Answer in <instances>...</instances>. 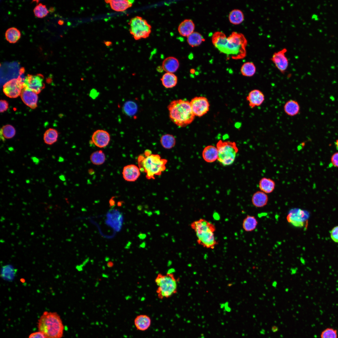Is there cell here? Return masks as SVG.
<instances>
[{
    "mask_svg": "<svg viewBox=\"0 0 338 338\" xmlns=\"http://www.w3.org/2000/svg\"><path fill=\"white\" fill-rule=\"evenodd\" d=\"M195 27V24L192 20L185 19L179 26L178 31L181 35L187 37L194 32Z\"/></svg>",
    "mask_w": 338,
    "mask_h": 338,
    "instance_id": "23",
    "label": "cell"
},
{
    "mask_svg": "<svg viewBox=\"0 0 338 338\" xmlns=\"http://www.w3.org/2000/svg\"><path fill=\"white\" fill-rule=\"evenodd\" d=\"M320 338H338L337 330L332 328H327L321 332Z\"/></svg>",
    "mask_w": 338,
    "mask_h": 338,
    "instance_id": "38",
    "label": "cell"
},
{
    "mask_svg": "<svg viewBox=\"0 0 338 338\" xmlns=\"http://www.w3.org/2000/svg\"><path fill=\"white\" fill-rule=\"evenodd\" d=\"M331 162L334 166L338 167V152H335L332 155Z\"/></svg>",
    "mask_w": 338,
    "mask_h": 338,
    "instance_id": "40",
    "label": "cell"
},
{
    "mask_svg": "<svg viewBox=\"0 0 338 338\" xmlns=\"http://www.w3.org/2000/svg\"><path fill=\"white\" fill-rule=\"evenodd\" d=\"M160 141L163 147L166 149H170L174 147L176 142L175 137L170 134H166L162 136Z\"/></svg>",
    "mask_w": 338,
    "mask_h": 338,
    "instance_id": "33",
    "label": "cell"
},
{
    "mask_svg": "<svg viewBox=\"0 0 338 338\" xmlns=\"http://www.w3.org/2000/svg\"><path fill=\"white\" fill-rule=\"evenodd\" d=\"M15 134L16 130L14 127L10 125H4L0 129V138L3 141H5L6 139L13 138Z\"/></svg>",
    "mask_w": 338,
    "mask_h": 338,
    "instance_id": "31",
    "label": "cell"
},
{
    "mask_svg": "<svg viewBox=\"0 0 338 338\" xmlns=\"http://www.w3.org/2000/svg\"><path fill=\"white\" fill-rule=\"evenodd\" d=\"M212 41L215 47L228 58L238 60L246 56L247 41L242 33L233 32L227 37L223 32L217 31L213 34Z\"/></svg>",
    "mask_w": 338,
    "mask_h": 338,
    "instance_id": "1",
    "label": "cell"
},
{
    "mask_svg": "<svg viewBox=\"0 0 338 338\" xmlns=\"http://www.w3.org/2000/svg\"><path fill=\"white\" fill-rule=\"evenodd\" d=\"M24 88L37 94L44 88V77L40 74L35 75L28 74L23 80Z\"/></svg>",
    "mask_w": 338,
    "mask_h": 338,
    "instance_id": "10",
    "label": "cell"
},
{
    "mask_svg": "<svg viewBox=\"0 0 338 338\" xmlns=\"http://www.w3.org/2000/svg\"><path fill=\"white\" fill-rule=\"evenodd\" d=\"M28 338H45L44 334L41 332H36L31 333Z\"/></svg>",
    "mask_w": 338,
    "mask_h": 338,
    "instance_id": "42",
    "label": "cell"
},
{
    "mask_svg": "<svg viewBox=\"0 0 338 338\" xmlns=\"http://www.w3.org/2000/svg\"><path fill=\"white\" fill-rule=\"evenodd\" d=\"M240 72L242 74L246 77H252L256 73V68L253 62H247L244 63L242 66Z\"/></svg>",
    "mask_w": 338,
    "mask_h": 338,
    "instance_id": "30",
    "label": "cell"
},
{
    "mask_svg": "<svg viewBox=\"0 0 338 338\" xmlns=\"http://www.w3.org/2000/svg\"><path fill=\"white\" fill-rule=\"evenodd\" d=\"M137 105L132 101H127L123 107V112L129 116H132L135 115L137 111Z\"/></svg>",
    "mask_w": 338,
    "mask_h": 338,
    "instance_id": "36",
    "label": "cell"
},
{
    "mask_svg": "<svg viewBox=\"0 0 338 338\" xmlns=\"http://www.w3.org/2000/svg\"><path fill=\"white\" fill-rule=\"evenodd\" d=\"M278 327L275 326H273L272 328V330L273 332H275L278 330Z\"/></svg>",
    "mask_w": 338,
    "mask_h": 338,
    "instance_id": "45",
    "label": "cell"
},
{
    "mask_svg": "<svg viewBox=\"0 0 338 338\" xmlns=\"http://www.w3.org/2000/svg\"><path fill=\"white\" fill-rule=\"evenodd\" d=\"M277 285V282L276 281H274L272 283V286L274 288H276Z\"/></svg>",
    "mask_w": 338,
    "mask_h": 338,
    "instance_id": "46",
    "label": "cell"
},
{
    "mask_svg": "<svg viewBox=\"0 0 338 338\" xmlns=\"http://www.w3.org/2000/svg\"><path fill=\"white\" fill-rule=\"evenodd\" d=\"M113 265V263L112 262L110 261L107 263V266L108 267H111Z\"/></svg>",
    "mask_w": 338,
    "mask_h": 338,
    "instance_id": "47",
    "label": "cell"
},
{
    "mask_svg": "<svg viewBox=\"0 0 338 338\" xmlns=\"http://www.w3.org/2000/svg\"><path fill=\"white\" fill-rule=\"evenodd\" d=\"M269 197L267 194L261 191L255 192L252 195L251 202L256 207L260 208L265 206L268 203Z\"/></svg>",
    "mask_w": 338,
    "mask_h": 338,
    "instance_id": "20",
    "label": "cell"
},
{
    "mask_svg": "<svg viewBox=\"0 0 338 338\" xmlns=\"http://www.w3.org/2000/svg\"><path fill=\"white\" fill-rule=\"evenodd\" d=\"M218 152V161L223 166L232 165L234 162L238 149L234 141L219 140L216 146Z\"/></svg>",
    "mask_w": 338,
    "mask_h": 338,
    "instance_id": "7",
    "label": "cell"
},
{
    "mask_svg": "<svg viewBox=\"0 0 338 338\" xmlns=\"http://www.w3.org/2000/svg\"><path fill=\"white\" fill-rule=\"evenodd\" d=\"M298 268L297 267L291 268L290 269V273L291 275L295 274L297 272Z\"/></svg>",
    "mask_w": 338,
    "mask_h": 338,
    "instance_id": "44",
    "label": "cell"
},
{
    "mask_svg": "<svg viewBox=\"0 0 338 338\" xmlns=\"http://www.w3.org/2000/svg\"><path fill=\"white\" fill-rule=\"evenodd\" d=\"M137 162L140 171L146 173V179L150 180L155 179V176L161 175L165 170L167 160L147 150L139 156Z\"/></svg>",
    "mask_w": 338,
    "mask_h": 338,
    "instance_id": "2",
    "label": "cell"
},
{
    "mask_svg": "<svg viewBox=\"0 0 338 338\" xmlns=\"http://www.w3.org/2000/svg\"><path fill=\"white\" fill-rule=\"evenodd\" d=\"M109 133L103 130H97L93 134L91 140L96 146L102 148L106 147L110 141Z\"/></svg>",
    "mask_w": 338,
    "mask_h": 338,
    "instance_id": "13",
    "label": "cell"
},
{
    "mask_svg": "<svg viewBox=\"0 0 338 338\" xmlns=\"http://www.w3.org/2000/svg\"><path fill=\"white\" fill-rule=\"evenodd\" d=\"M38 327L45 338H61L64 326L59 315L55 312H44L38 320Z\"/></svg>",
    "mask_w": 338,
    "mask_h": 338,
    "instance_id": "4",
    "label": "cell"
},
{
    "mask_svg": "<svg viewBox=\"0 0 338 338\" xmlns=\"http://www.w3.org/2000/svg\"><path fill=\"white\" fill-rule=\"evenodd\" d=\"M163 86L167 88H172L176 85L177 82V78L173 73H166L161 79Z\"/></svg>",
    "mask_w": 338,
    "mask_h": 338,
    "instance_id": "26",
    "label": "cell"
},
{
    "mask_svg": "<svg viewBox=\"0 0 338 338\" xmlns=\"http://www.w3.org/2000/svg\"><path fill=\"white\" fill-rule=\"evenodd\" d=\"M275 186V181L269 177H263L259 181V187L260 191L267 194L272 192L274 190Z\"/></svg>",
    "mask_w": 338,
    "mask_h": 338,
    "instance_id": "22",
    "label": "cell"
},
{
    "mask_svg": "<svg viewBox=\"0 0 338 338\" xmlns=\"http://www.w3.org/2000/svg\"><path fill=\"white\" fill-rule=\"evenodd\" d=\"M134 323L137 330L144 331L150 327L151 320L150 317L147 315H140L135 318Z\"/></svg>",
    "mask_w": 338,
    "mask_h": 338,
    "instance_id": "21",
    "label": "cell"
},
{
    "mask_svg": "<svg viewBox=\"0 0 338 338\" xmlns=\"http://www.w3.org/2000/svg\"><path fill=\"white\" fill-rule=\"evenodd\" d=\"M335 144L336 147L338 148V139L336 141Z\"/></svg>",
    "mask_w": 338,
    "mask_h": 338,
    "instance_id": "48",
    "label": "cell"
},
{
    "mask_svg": "<svg viewBox=\"0 0 338 338\" xmlns=\"http://www.w3.org/2000/svg\"><path fill=\"white\" fill-rule=\"evenodd\" d=\"M286 48L274 53L270 59L276 67L283 74L286 72L289 66V60L285 55Z\"/></svg>",
    "mask_w": 338,
    "mask_h": 338,
    "instance_id": "12",
    "label": "cell"
},
{
    "mask_svg": "<svg viewBox=\"0 0 338 338\" xmlns=\"http://www.w3.org/2000/svg\"><path fill=\"white\" fill-rule=\"evenodd\" d=\"M204 40L203 37L197 32H194L187 37V43L192 47L200 45Z\"/></svg>",
    "mask_w": 338,
    "mask_h": 338,
    "instance_id": "34",
    "label": "cell"
},
{
    "mask_svg": "<svg viewBox=\"0 0 338 338\" xmlns=\"http://www.w3.org/2000/svg\"><path fill=\"white\" fill-rule=\"evenodd\" d=\"M179 66L178 60L176 58L170 57L167 58L163 61L162 67L166 73H173L178 69Z\"/></svg>",
    "mask_w": 338,
    "mask_h": 338,
    "instance_id": "24",
    "label": "cell"
},
{
    "mask_svg": "<svg viewBox=\"0 0 338 338\" xmlns=\"http://www.w3.org/2000/svg\"><path fill=\"white\" fill-rule=\"evenodd\" d=\"M138 166L134 164L125 166L123 168L122 174L124 179L128 182L136 181L140 177L141 172Z\"/></svg>",
    "mask_w": 338,
    "mask_h": 338,
    "instance_id": "16",
    "label": "cell"
},
{
    "mask_svg": "<svg viewBox=\"0 0 338 338\" xmlns=\"http://www.w3.org/2000/svg\"><path fill=\"white\" fill-rule=\"evenodd\" d=\"M169 116L171 121L177 126L184 127L191 124L195 116L190 102L179 99L171 101L168 106Z\"/></svg>",
    "mask_w": 338,
    "mask_h": 338,
    "instance_id": "3",
    "label": "cell"
},
{
    "mask_svg": "<svg viewBox=\"0 0 338 338\" xmlns=\"http://www.w3.org/2000/svg\"><path fill=\"white\" fill-rule=\"evenodd\" d=\"M258 224V222L255 217L247 215L243 220L242 227L246 232H252L256 228Z\"/></svg>",
    "mask_w": 338,
    "mask_h": 338,
    "instance_id": "27",
    "label": "cell"
},
{
    "mask_svg": "<svg viewBox=\"0 0 338 338\" xmlns=\"http://www.w3.org/2000/svg\"><path fill=\"white\" fill-rule=\"evenodd\" d=\"M229 20L230 23L234 25L241 23L244 20V16L240 10L235 9L232 10L229 13Z\"/></svg>",
    "mask_w": 338,
    "mask_h": 338,
    "instance_id": "32",
    "label": "cell"
},
{
    "mask_svg": "<svg viewBox=\"0 0 338 338\" xmlns=\"http://www.w3.org/2000/svg\"><path fill=\"white\" fill-rule=\"evenodd\" d=\"M21 36L20 31L15 27L8 28L6 31L5 37L7 40L10 43H15L20 39Z\"/></svg>",
    "mask_w": 338,
    "mask_h": 338,
    "instance_id": "29",
    "label": "cell"
},
{
    "mask_svg": "<svg viewBox=\"0 0 338 338\" xmlns=\"http://www.w3.org/2000/svg\"><path fill=\"white\" fill-rule=\"evenodd\" d=\"M202 155L207 162L212 163L218 160V152L216 146L212 145L206 146L203 150Z\"/></svg>",
    "mask_w": 338,
    "mask_h": 338,
    "instance_id": "18",
    "label": "cell"
},
{
    "mask_svg": "<svg viewBox=\"0 0 338 338\" xmlns=\"http://www.w3.org/2000/svg\"><path fill=\"white\" fill-rule=\"evenodd\" d=\"M308 216L305 213L300 209L292 210L287 216L288 222L297 227H302Z\"/></svg>",
    "mask_w": 338,
    "mask_h": 338,
    "instance_id": "14",
    "label": "cell"
},
{
    "mask_svg": "<svg viewBox=\"0 0 338 338\" xmlns=\"http://www.w3.org/2000/svg\"><path fill=\"white\" fill-rule=\"evenodd\" d=\"M191 227L196 233L198 244L207 249H213L218 244L214 236L216 228L213 223L200 218L192 222Z\"/></svg>",
    "mask_w": 338,
    "mask_h": 338,
    "instance_id": "5",
    "label": "cell"
},
{
    "mask_svg": "<svg viewBox=\"0 0 338 338\" xmlns=\"http://www.w3.org/2000/svg\"><path fill=\"white\" fill-rule=\"evenodd\" d=\"M265 99L264 93L258 89L250 91L246 97L249 106L252 109L261 106L264 102Z\"/></svg>",
    "mask_w": 338,
    "mask_h": 338,
    "instance_id": "15",
    "label": "cell"
},
{
    "mask_svg": "<svg viewBox=\"0 0 338 338\" xmlns=\"http://www.w3.org/2000/svg\"><path fill=\"white\" fill-rule=\"evenodd\" d=\"M33 11L35 16L40 18L44 17L49 13L46 5L40 3L35 7Z\"/></svg>",
    "mask_w": 338,
    "mask_h": 338,
    "instance_id": "37",
    "label": "cell"
},
{
    "mask_svg": "<svg viewBox=\"0 0 338 338\" xmlns=\"http://www.w3.org/2000/svg\"><path fill=\"white\" fill-rule=\"evenodd\" d=\"M99 95V93L97 90L93 89L91 90L90 93V96L93 99L96 98Z\"/></svg>",
    "mask_w": 338,
    "mask_h": 338,
    "instance_id": "43",
    "label": "cell"
},
{
    "mask_svg": "<svg viewBox=\"0 0 338 338\" xmlns=\"http://www.w3.org/2000/svg\"><path fill=\"white\" fill-rule=\"evenodd\" d=\"M132 1L125 0H115L107 1L110 3L111 8L117 11H123L131 7L133 3Z\"/></svg>",
    "mask_w": 338,
    "mask_h": 338,
    "instance_id": "25",
    "label": "cell"
},
{
    "mask_svg": "<svg viewBox=\"0 0 338 338\" xmlns=\"http://www.w3.org/2000/svg\"><path fill=\"white\" fill-rule=\"evenodd\" d=\"M0 112H3L6 111L8 108V102L5 100H1L0 102Z\"/></svg>",
    "mask_w": 338,
    "mask_h": 338,
    "instance_id": "41",
    "label": "cell"
},
{
    "mask_svg": "<svg viewBox=\"0 0 338 338\" xmlns=\"http://www.w3.org/2000/svg\"><path fill=\"white\" fill-rule=\"evenodd\" d=\"M90 159L94 165H100L105 162L106 157L103 151L99 150L93 152L90 156Z\"/></svg>",
    "mask_w": 338,
    "mask_h": 338,
    "instance_id": "35",
    "label": "cell"
},
{
    "mask_svg": "<svg viewBox=\"0 0 338 338\" xmlns=\"http://www.w3.org/2000/svg\"><path fill=\"white\" fill-rule=\"evenodd\" d=\"M130 33L136 40L146 38L151 33V26L140 17L132 18L130 22Z\"/></svg>",
    "mask_w": 338,
    "mask_h": 338,
    "instance_id": "8",
    "label": "cell"
},
{
    "mask_svg": "<svg viewBox=\"0 0 338 338\" xmlns=\"http://www.w3.org/2000/svg\"><path fill=\"white\" fill-rule=\"evenodd\" d=\"M155 281L157 286L156 292L159 299L169 298L177 293V280L173 273L158 274Z\"/></svg>",
    "mask_w": 338,
    "mask_h": 338,
    "instance_id": "6",
    "label": "cell"
},
{
    "mask_svg": "<svg viewBox=\"0 0 338 338\" xmlns=\"http://www.w3.org/2000/svg\"><path fill=\"white\" fill-rule=\"evenodd\" d=\"M190 102L192 112L195 116L202 117L209 111V102L207 98L204 96L195 97Z\"/></svg>",
    "mask_w": 338,
    "mask_h": 338,
    "instance_id": "11",
    "label": "cell"
},
{
    "mask_svg": "<svg viewBox=\"0 0 338 338\" xmlns=\"http://www.w3.org/2000/svg\"><path fill=\"white\" fill-rule=\"evenodd\" d=\"M300 108L299 103L296 100L290 99L285 103L283 106V109L287 115L293 117L300 113Z\"/></svg>",
    "mask_w": 338,
    "mask_h": 338,
    "instance_id": "19",
    "label": "cell"
},
{
    "mask_svg": "<svg viewBox=\"0 0 338 338\" xmlns=\"http://www.w3.org/2000/svg\"><path fill=\"white\" fill-rule=\"evenodd\" d=\"M20 96L23 102L31 109H35L37 106L38 96L36 93L24 88L22 91Z\"/></svg>",
    "mask_w": 338,
    "mask_h": 338,
    "instance_id": "17",
    "label": "cell"
},
{
    "mask_svg": "<svg viewBox=\"0 0 338 338\" xmlns=\"http://www.w3.org/2000/svg\"><path fill=\"white\" fill-rule=\"evenodd\" d=\"M58 136L59 133L57 130L50 128L45 131L44 135L43 140L45 144L51 145L57 141Z\"/></svg>",
    "mask_w": 338,
    "mask_h": 338,
    "instance_id": "28",
    "label": "cell"
},
{
    "mask_svg": "<svg viewBox=\"0 0 338 338\" xmlns=\"http://www.w3.org/2000/svg\"><path fill=\"white\" fill-rule=\"evenodd\" d=\"M20 77L11 79L4 84L3 90L4 94L10 98H16L20 95L24 88L23 81Z\"/></svg>",
    "mask_w": 338,
    "mask_h": 338,
    "instance_id": "9",
    "label": "cell"
},
{
    "mask_svg": "<svg viewBox=\"0 0 338 338\" xmlns=\"http://www.w3.org/2000/svg\"><path fill=\"white\" fill-rule=\"evenodd\" d=\"M330 233L332 239L334 242L338 243V226L333 228Z\"/></svg>",
    "mask_w": 338,
    "mask_h": 338,
    "instance_id": "39",
    "label": "cell"
}]
</instances>
